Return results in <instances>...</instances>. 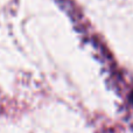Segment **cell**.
Masks as SVG:
<instances>
[{
	"label": "cell",
	"mask_w": 133,
	"mask_h": 133,
	"mask_svg": "<svg viewBox=\"0 0 133 133\" xmlns=\"http://www.w3.org/2000/svg\"><path fill=\"white\" fill-rule=\"evenodd\" d=\"M131 98H132V101H133V94H132V96H131Z\"/></svg>",
	"instance_id": "1"
}]
</instances>
